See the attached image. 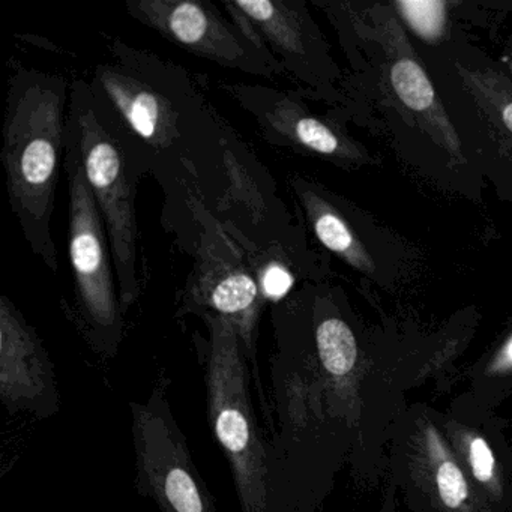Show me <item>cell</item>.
Segmentation results:
<instances>
[{"instance_id": "obj_1", "label": "cell", "mask_w": 512, "mask_h": 512, "mask_svg": "<svg viewBox=\"0 0 512 512\" xmlns=\"http://www.w3.org/2000/svg\"><path fill=\"white\" fill-rule=\"evenodd\" d=\"M107 50L109 59L94 68L89 85L139 146L164 194V227L190 251L196 236L191 203L199 199L212 211L226 193L232 125L187 68L119 37Z\"/></svg>"}, {"instance_id": "obj_2", "label": "cell", "mask_w": 512, "mask_h": 512, "mask_svg": "<svg viewBox=\"0 0 512 512\" xmlns=\"http://www.w3.org/2000/svg\"><path fill=\"white\" fill-rule=\"evenodd\" d=\"M70 92L64 74L16 65L8 79L0 154L11 211L32 253L55 274L59 260L52 218L67 154Z\"/></svg>"}, {"instance_id": "obj_3", "label": "cell", "mask_w": 512, "mask_h": 512, "mask_svg": "<svg viewBox=\"0 0 512 512\" xmlns=\"http://www.w3.org/2000/svg\"><path fill=\"white\" fill-rule=\"evenodd\" d=\"M206 337L194 335L215 440L226 455L241 512H295L278 484L271 443L260 433L250 395L247 353L229 320L199 314Z\"/></svg>"}, {"instance_id": "obj_4", "label": "cell", "mask_w": 512, "mask_h": 512, "mask_svg": "<svg viewBox=\"0 0 512 512\" xmlns=\"http://www.w3.org/2000/svg\"><path fill=\"white\" fill-rule=\"evenodd\" d=\"M68 139L76 146L112 245L122 310L139 301L137 272V188L148 164L115 113L92 91L88 80L71 83Z\"/></svg>"}, {"instance_id": "obj_5", "label": "cell", "mask_w": 512, "mask_h": 512, "mask_svg": "<svg viewBox=\"0 0 512 512\" xmlns=\"http://www.w3.org/2000/svg\"><path fill=\"white\" fill-rule=\"evenodd\" d=\"M226 170V193L209 212L241 248L251 268L284 265L301 283L326 280L325 257L311 250L304 227L293 220L271 173L233 127L227 139Z\"/></svg>"}, {"instance_id": "obj_6", "label": "cell", "mask_w": 512, "mask_h": 512, "mask_svg": "<svg viewBox=\"0 0 512 512\" xmlns=\"http://www.w3.org/2000/svg\"><path fill=\"white\" fill-rule=\"evenodd\" d=\"M424 64L475 169L512 196V80L470 47H442Z\"/></svg>"}, {"instance_id": "obj_7", "label": "cell", "mask_w": 512, "mask_h": 512, "mask_svg": "<svg viewBox=\"0 0 512 512\" xmlns=\"http://www.w3.org/2000/svg\"><path fill=\"white\" fill-rule=\"evenodd\" d=\"M64 164L70 196L68 254L74 281L73 320L97 355L113 359L124 341L125 313L112 245L79 152L70 139Z\"/></svg>"}, {"instance_id": "obj_8", "label": "cell", "mask_w": 512, "mask_h": 512, "mask_svg": "<svg viewBox=\"0 0 512 512\" xmlns=\"http://www.w3.org/2000/svg\"><path fill=\"white\" fill-rule=\"evenodd\" d=\"M340 8L379 44L380 89L389 110L403 118V127L427 140L445 169L475 170L424 61L413 50L392 7L391 13L382 5L368 11H359L353 4H340Z\"/></svg>"}, {"instance_id": "obj_9", "label": "cell", "mask_w": 512, "mask_h": 512, "mask_svg": "<svg viewBox=\"0 0 512 512\" xmlns=\"http://www.w3.org/2000/svg\"><path fill=\"white\" fill-rule=\"evenodd\" d=\"M194 268L179 298L178 316L214 313L232 323L248 361L257 365L259 320L268 299L241 248L199 199L191 203Z\"/></svg>"}, {"instance_id": "obj_10", "label": "cell", "mask_w": 512, "mask_h": 512, "mask_svg": "<svg viewBox=\"0 0 512 512\" xmlns=\"http://www.w3.org/2000/svg\"><path fill=\"white\" fill-rule=\"evenodd\" d=\"M169 389L170 379L161 377L148 400L130 403L137 493L161 512H218L173 415Z\"/></svg>"}, {"instance_id": "obj_11", "label": "cell", "mask_w": 512, "mask_h": 512, "mask_svg": "<svg viewBox=\"0 0 512 512\" xmlns=\"http://www.w3.org/2000/svg\"><path fill=\"white\" fill-rule=\"evenodd\" d=\"M128 16L185 52L226 70L287 79L280 62L211 0H128Z\"/></svg>"}, {"instance_id": "obj_12", "label": "cell", "mask_w": 512, "mask_h": 512, "mask_svg": "<svg viewBox=\"0 0 512 512\" xmlns=\"http://www.w3.org/2000/svg\"><path fill=\"white\" fill-rule=\"evenodd\" d=\"M221 91L253 118L260 136L274 148L319 158L340 169L371 163L367 149L350 137L334 113L314 112L298 91L263 83H221Z\"/></svg>"}, {"instance_id": "obj_13", "label": "cell", "mask_w": 512, "mask_h": 512, "mask_svg": "<svg viewBox=\"0 0 512 512\" xmlns=\"http://www.w3.org/2000/svg\"><path fill=\"white\" fill-rule=\"evenodd\" d=\"M259 35L284 73L310 100L331 109L344 103L346 76L331 55V47L304 0H230Z\"/></svg>"}, {"instance_id": "obj_14", "label": "cell", "mask_w": 512, "mask_h": 512, "mask_svg": "<svg viewBox=\"0 0 512 512\" xmlns=\"http://www.w3.org/2000/svg\"><path fill=\"white\" fill-rule=\"evenodd\" d=\"M0 400L10 415L26 412L49 419L61 410L49 352L7 295L0 298Z\"/></svg>"}, {"instance_id": "obj_15", "label": "cell", "mask_w": 512, "mask_h": 512, "mask_svg": "<svg viewBox=\"0 0 512 512\" xmlns=\"http://www.w3.org/2000/svg\"><path fill=\"white\" fill-rule=\"evenodd\" d=\"M287 185L305 226L328 253L371 281L389 278L373 251V227L355 205L301 173H290Z\"/></svg>"}, {"instance_id": "obj_16", "label": "cell", "mask_w": 512, "mask_h": 512, "mask_svg": "<svg viewBox=\"0 0 512 512\" xmlns=\"http://www.w3.org/2000/svg\"><path fill=\"white\" fill-rule=\"evenodd\" d=\"M428 475L440 505L448 512H473V494L466 473L433 425L422 431Z\"/></svg>"}, {"instance_id": "obj_17", "label": "cell", "mask_w": 512, "mask_h": 512, "mask_svg": "<svg viewBox=\"0 0 512 512\" xmlns=\"http://www.w3.org/2000/svg\"><path fill=\"white\" fill-rule=\"evenodd\" d=\"M398 19L424 43L437 46L448 31V2L437 0H403L391 5Z\"/></svg>"}, {"instance_id": "obj_18", "label": "cell", "mask_w": 512, "mask_h": 512, "mask_svg": "<svg viewBox=\"0 0 512 512\" xmlns=\"http://www.w3.org/2000/svg\"><path fill=\"white\" fill-rule=\"evenodd\" d=\"M455 446L460 452L461 460L469 472L470 478L493 499L503 496L502 481L497 470L493 449L487 440L472 431H460L455 436Z\"/></svg>"}, {"instance_id": "obj_19", "label": "cell", "mask_w": 512, "mask_h": 512, "mask_svg": "<svg viewBox=\"0 0 512 512\" xmlns=\"http://www.w3.org/2000/svg\"><path fill=\"white\" fill-rule=\"evenodd\" d=\"M488 373L490 374H508L512 373V334L503 341L500 349L488 364Z\"/></svg>"}, {"instance_id": "obj_20", "label": "cell", "mask_w": 512, "mask_h": 512, "mask_svg": "<svg viewBox=\"0 0 512 512\" xmlns=\"http://www.w3.org/2000/svg\"><path fill=\"white\" fill-rule=\"evenodd\" d=\"M508 64H509V71H511V74H512V55L509 56Z\"/></svg>"}]
</instances>
